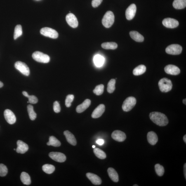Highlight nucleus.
<instances>
[{
    "label": "nucleus",
    "instance_id": "13",
    "mask_svg": "<svg viewBox=\"0 0 186 186\" xmlns=\"http://www.w3.org/2000/svg\"><path fill=\"white\" fill-rule=\"evenodd\" d=\"M66 20L70 27L76 28L78 25V22L75 16L72 13H69L66 16Z\"/></svg>",
    "mask_w": 186,
    "mask_h": 186
},
{
    "label": "nucleus",
    "instance_id": "35",
    "mask_svg": "<svg viewBox=\"0 0 186 186\" xmlns=\"http://www.w3.org/2000/svg\"><path fill=\"white\" fill-rule=\"evenodd\" d=\"M22 26L19 25L16 26L14 33V38L15 40L22 35Z\"/></svg>",
    "mask_w": 186,
    "mask_h": 186
},
{
    "label": "nucleus",
    "instance_id": "21",
    "mask_svg": "<svg viewBox=\"0 0 186 186\" xmlns=\"http://www.w3.org/2000/svg\"><path fill=\"white\" fill-rule=\"evenodd\" d=\"M64 135H65L67 141L73 145H76V141L75 137L69 131H66L64 132Z\"/></svg>",
    "mask_w": 186,
    "mask_h": 186
},
{
    "label": "nucleus",
    "instance_id": "7",
    "mask_svg": "<svg viewBox=\"0 0 186 186\" xmlns=\"http://www.w3.org/2000/svg\"><path fill=\"white\" fill-rule=\"evenodd\" d=\"M182 47L178 44H172L170 45L167 47L166 51L168 54L178 55L182 53Z\"/></svg>",
    "mask_w": 186,
    "mask_h": 186
},
{
    "label": "nucleus",
    "instance_id": "24",
    "mask_svg": "<svg viewBox=\"0 0 186 186\" xmlns=\"http://www.w3.org/2000/svg\"><path fill=\"white\" fill-rule=\"evenodd\" d=\"M173 6L176 9L185 8L186 6V0H175L173 3Z\"/></svg>",
    "mask_w": 186,
    "mask_h": 186
},
{
    "label": "nucleus",
    "instance_id": "44",
    "mask_svg": "<svg viewBox=\"0 0 186 186\" xmlns=\"http://www.w3.org/2000/svg\"><path fill=\"white\" fill-rule=\"evenodd\" d=\"M183 140L184 142H185V143H186V135H184V136L183 137Z\"/></svg>",
    "mask_w": 186,
    "mask_h": 186
},
{
    "label": "nucleus",
    "instance_id": "8",
    "mask_svg": "<svg viewBox=\"0 0 186 186\" xmlns=\"http://www.w3.org/2000/svg\"><path fill=\"white\" fill-rule=\"evenodd\" d=\"M15 67L17 70L26 76H28L30 74V70L27 65L21 62H17L15 64Z\"/></svg>",
    "mask_w": 186,
    "mask_h": 186
},
{
    "label": "nucleus",
    "instance_id": "2",
    "mask_svg": "<svg viewBox=\"0 0 186 186\" xmlns=\"http://www.w3.org/2000/svg\"><path fill=\"white\" fill-rule=\"evenodd\" d=\"M160 90L163 93H167L171 90L172 84L171 80L167 78L161 79L158 83Z\"/></svg>",
    "mask_w": 186,
    "mask_h": 186
},
{
    "label": "nucleus",
    "instance_id": "12",
    "mask_svg": "<svg viewBox=\"0 0 186 186\" xmlns=\"http://www.w3.org/2000/svg\"><path fill=\"white\" fill-rule=\"evenodd\" d=\"M4 116L7 122L10 124H14L16 122V117L14 113L9 109H6L4 112Z\"/></svg>",
    "mask_w": 186,
    "mask_h": 186
},
{
    "label": "nucleus",
    "instance_id": "11",
    "mask_svg": "<svg viewBox=\"0 0 186 186\" xmlns=\"http://www.w3.org/2000/svg\"><path fill=\"white\" fill-rule=\"evenodd\" d=\"M137 11V7L135 4L133 3L127 8L126 11V16L127 20H131L135 17Z\"/></svg>",
    "mask_w": 186,
    "mask_h": 186
},
{
    "label": "nucleus",
    "instance_id": "29",
    "mask_svg": "<svg viewBox=\"0 0 186 186\" xmlns=\"http://www.w3.org/2000/svg\"><path fill=\"white\" fill-rule=\"evenodd\" d=\"M101 47L106 49H115L118 47V45L114 42H107L102 43Z\"/></svg>",
    "mask_w": 186,
    "mask_h": 186
},
{
    "label": "nucleus",
    "instance_id": "32",
    "mask_svg": "<svg viewBox=\"0 0 186 186\" xmlns=\"http://www.w3.org/2000/svg\"><path fill=\"white\" fill-rule=\"evenodd\" d=\"M27 110L30 119L32 120H34L37 117V114L34 110V108L32 105L27 106Z\"/></svg>",
    "mask_w": 186,
    "mask_h": 186
},
{
    "label": "nucleus",
    "instance_id": "36",
    "mask_svg": "<svg viewBox=\"0 0 186 186\" xmlns=\"http://www.w3.org/2000/svg\"><path fill=\"white\" fill-rule=\"evenodd\" d=\"M156 172L158 176H163L164 173V169L162 166L159 164H157L155 166Z\"/></svg>",
    "mask_w": 186,
    "mask_h": 186
},
{
    "label": "nucleus",
    "instance_id": "4",
    "mask_svg": "<svg viewBox=\"0 0 186 186\" xmlns=\"http://www.w3.org/2000/svg\"><path fill=\"white\" fill-rule=\"evenodd\" d=\"M137 100L135 97H130L126 98L123 102L122 108L123 111L126 112L131 110L136 105Z\"/></svg>",
    "mask_w": 186,
    "mask_h": 186
},
{
    "label": "nucleus",
    "instance_id": "14",
    "mask_svg": "<svg viewBox=\"0 0 186 186\" xmlns=\"http://www.w3.org/2000/svg\"><path fill=\"white\" fill-rule=\"evenodd\" d=\"M112 138L118 142H123L126 140V134L120 130H115L113 132L112 135Z\"/></svg>",
    "mask_w": 186,
    "mask_h": 186
},
{
    "label": "nucleus",
    "instance_id": "15",
    "mask_svg": "<svg viewBox=\"0 0 186 186\" xmlns=\"http://www.w3.org/2000/svg\"><path fill=\"white\" fill-rule=\"evenodd\" d=\"M164 70L166 73L173 75H177L180 73V69L178 67L172 65H167L165 67Z\"/></svg>",
    "mask_w": 186,
    "mask_h": 186
},
{
    "label": "nucleus",
    "instance_id": "49",
    "mask_svg": "<svg viewBox=\"0 0 186 186\" xmlns=\"http://www.w3.org/2000/svg\"><path fill=\"white\" fill-rule=\"evenodd\" d=\"M14 149V150H16V149Z\"/></svg>",
    "mask_w": 186,
    "mask_h": 186
},
{
    "label": "nucleus",
    "instance_id": "43",
    "mask_svg": "<svg viewBox=\"0 0 186 186\" xmlns=\"http://www.w3.org/2000/svg\"><path fill=\"white\" fill-rule=\"evenodd\" d=\"M184 175H185V179H186V163H185L184 166Z\"/></svg>",
    "mask_w": 186,
    "mask_h": 186
},
{
    "label": "nucleus",
    "instance_id": "45",
    "mask_svg": "<svg viewBox=\"0 0 186 186\" xmlns=\"http://www.w3.org/2000/svg\"><path fill=\"white\" fill-rule=\"evenodd\" d=\"M3 85V83L1 81H0V88L2 87Z\"/></svg>",
    "mask_w": 186,
    "mask_h": 186
},
{
    "label": "nucleus",
    "instance_id": "47",
    "mask_svg": "<svg viewBox=\"0 0 186 186\" xmlns=\"http://www.w3.org/2000/svg\"><path fill=\"white\" fill-rule=\"evenodd\" d=\"M95 145H93V148H95Z\"/></svg>",
    "mask_w": 186,
    "mask_h": 186
},
{
    "label": "nucleus",
    "instance_id": "39",
    "mask_svg": "<svg viewBox=\"0 0 186 186\" xmlns=\"http://www.w3.org/2000/svg\"><path fill=\"white\" fill-rule=\"evenodd\" d=\"M8 173V169L5 165L0 164V176L3 177L6 176Z\"/></svg>",
    "mask_w": 186,
    "mask_h": 186
},
{
    "label": "nucleus",
    "instance_id": "22",
    "mask_svg": "<svg viewBox=\"0 0 186 186\" xmlns=\"http://www.w3.org/2000/svg\"><path fill=\"white\" fill-rule=\"evenodd\" d=\"M130 35L132 39L135 41L138 42H142L144 41L143 36L137 31H131L130 32Z\"/></svg>",
    "mask_w": 186,
    "mask_h": 186
},
{
    "label": "nucleus",
    "instance_id": "26",
    "mask_svg": "<svg viewBox=\"0 0 186 186\" xmlns=\"http://www.w3.org/2000/svg\"><path fill=\"white\" fill-rule=\"evenodd\" d=\"M20 179L24 185H29L31 184L30 177L28 174L25 172H22L21 174Z\"/></svg>",
    "mask_w": 186,
    "mask_h": 186
},
{
    "label": "nucleus",
    "instance_id": "23",
    "mask_svg": "<svg viewBox=\"0 0 186 186\" xmlns=\"http://www.w3.org/2000/svg\"><path fill=\"white\" fill-rule=\"evenodd\" d=\"M108 172L109 177L112 181L117 182L119 181V176L118 174L114 168H110L108 169Z\"/></svg>",
    "mask_w": 186,
    "mask_h": 186
},
{
    "label": "nucleus",
    "instance_id": "40",
    "mask_svg": "<svg viewBox=\"0 0 186 186\" xmlns=\"http://www.w3.org/2000/svg\"><path fill=\"white\" fill-rule=\"evenodd\" d=\"M53 110L56 113L60 112L61 111V108L60 103L57 101H55L53 103Z\"/></svg>",
    "mask_w": 186,
    "mask_h": 186
},
{
    "label": "nucleus",
    "instance_id": "27",
    "mask_svg": "<svg viewBox=\"0 0 186 186\" xmlns=\"http://www.w3.org/2000/svg\"><path fill=\"white\" fill-rule=\"evenodd\" d=\"M146 70V67L145 65H140L134 69L133 74L135 76H139L143 74Z\"/></svg>",
    "mask_w": 186,
    "mask_h": 186
},
{
    "label": "nucleus",
    "instance_id": "25",
    "mask_svg": "<svg viewBox=\"0 0 186 186\" xmlns=\"http://www.w3.org/2000/svg\"><path fill=\"white\" fill-rule=\"evenodd\" d=\"M104 62H105V58L101 55H97L94 57V63L95 66L97 67H101L103 65Z\"/></svg>",
    "mask_w": 186,
    "mask_h": 186
},
{
    "label": "nucleus",
    "instance_id": "10",
    "mask_svg": "<svg viewBox=\"0 0 186 186\" xmlns=\"http://www.w3.org/2000/svg\"><path fill=\"white\" fill-rule=\"evenodd\" d=\"M163 25L166 27L174 28L178 26L179 22L178 20L172 18H166L163 20Z\"/></svg>",
    "mask_w": 186,
    "mask_h": 186
},
{
    "label": "nucleus",
    "instance_id": "48",
    "mask_svg": "<svg viewBox=\"0 0 186 186\" xmlns=\"http://www.w3.org/2000/svg\"><path fill=\"white\" fill-rule=\"evenodd\" d=\"M133 186H138V185H134Z\"/></svg>",
    "mask_w": 186,
    "mask_h": 186
},
{
    "label": "nucleus",
    "instance_id": "3",
    "mask_svg": "<svg viewBox=\"0 0 186 186\" xmlns=\"http://www.w3.org/2000/svg\"><path fill=\"white\" fill-rule=\"evenodd\" d=\"M114 21V16L113 12L108 11L104 16L102 20V23L104 27L107 28L112 25Z\"/></svg>",
    "mask_w": 186,
    "mask_h": 186
},
{
    "label": "nucleus",
    "instance_id": "28",
    "mask_svg": "<svg viewBox=\"0 0 186 186\" xmlns=\"http://www.w3.org/2000/svg\"><path fill=\"white\" fill-rule=\"evenodd\" d=\"M47 145L53 146L54 147H59L61 145V143L60 141L57 139L55 137L51 136L49 137V141L47 143Z\"/></svg>",
    "mask_w": 186,
    "mask_h": 186
},
{
    "label": "nucleus",
    "instance_id": "46",
    "mask_svg": "<svg viewBox=\"0 0 186 186\" xmlns=\"http://www.w3.org/2000/svg\"><path fill=\"white\" fill-rule=\"evenodd\" d=\"M183 103L184 104H185V105H186V99H184L183 100Z\"/></svg>",
    "mask_w": 186,
    "mask_h": 186
},
{
    "label": "nucleus",
    "instance_id": "18",
    "mask_svg": "<svg viewBox=\"0 0 186 186\" xmlns=\"http://www.w3.org/2000/svg\"><path fill=\"white\" fill-rule=\"evenodd\" d=\"M86 176L93 185H100L102 183L101 179L98 175L94 174L88 173L86 174Z\"/></svg>",
    "mask_w": 186,
    "mask_h": 186
},
{
    "label": "nucleus",
    "instance_id": "42",
    "mask_svg": "<svg viewBox=\"0 0 186 186\" xmlns=\"http://www.w3.org/2000/svg\"><path fill=\"white\" fill-rule=\"evenodd\" d=\"M104 142H105V141H104L103 139H99L96 141L97 143L100 145H103L104 143Z\"/></svg>",
    "mask_w": 186,
    "mask_h": 186
},
{
    "label": "nucleus",
    "instance_id": "41",
    "mask_svg": "<svg viewBox=\"0 0 186 186\" xmlns=\"http://www.w3.org/2000/svg\"><path fill=\"white\" fill-rule=\"evenodd\" d=\"M103 0H93L92 1V6L94 8L97 7L99 6Z\"/></svg>",
    "mask_w": 186,
    "mask_h": 186
},
{
    "label": "nucleus",
    "instance_id": "9",
    "mask_svg": "<svg viewBox=\"0 0 186 186\" xmlns=\"http://www.w3.org/2000/svg\"><path fill=\"white\" fill-rule=\"evenodd\" d=\"M49 157L52 159L58 162H64L66 159L65 155L59 152H51L49 154Z\"/></svg>",
    "mask_w": 186,
    "mask_h": 186
},
{
    "label": "nucleus",
    "instance_id": "1",
    "mask_svg": "<svg viewBox=\"0 0 186 186\" xmlns=\"http://www.w3.org/2000/svg\"><path fill=\"white\" fill-rule=\"evenodd\" d=\"M149 117L153 122L160 126H166L168 123V118L164 114L161 112H151L149 114Z\"/></svg>",
    "mask_w": 186,
    "mask_h": 186
},
{
    "label": "nucleus",
    "instance_id": "34",
    "mask_svg": "<svg viewBox=\"0 0 186 186\" xmlns=\"http://www.w3.org/2000/svg\"><path fill=\"white\" fill-rule=\"evenodd\" d=\"M22 94L24 96L28 98L29 102L32 104H36L37 103L38 101V99L34 95H29L27 92L24 91L22 92Z\"/></svg>",
    "mask_w": 186,
    "mask_h": 186
},
{
    "label": "nucleus",
    "instance_id": "16",
    "mask_svg": "<svg viewBox=\"0 0 186 186\" xmlns=\"http://www.w3.org/2000/svg\"><path fill=\"white\" fill-rule=\"evenodd\" d=\"M105 110V106L103 104H100L93 111L91 115L92 117L93 118H99L103 114Z\"/></svg>",
    "mask_w": 186,
    "mask_h": 186
},
{
    "label": "nucleus",
    "instance_id": "17",
    "mask_svg": "<svg viewBox=\"0 0 186 186\" xmlns=\"http://www.w3.org/2000/svg\"><path fill=\"white\" fill-rule=\"evenodd\" d=\"M17 145L16 151L19 154H25L29 149L28 146L22 141L18 140L17 142Z\"/></svg>",
    "mask_w": 186,
    "mask_h": 186
},
{
    "label": "nucleus",
    "instance_id": "5",
    "mask_svg": "<svg viewBox=\"0 0 186 186\" xmlns=\"http://www.w3.org/2000/svg\"><path fill=\"white\" fill-rule=\"evenodd\" d=\"M32 58L36 62L43 63H47L49 62L50 58L48 55L41 52H34L32 55Z\"/></svg>",
    "mask_w": 186,
    "mask_h": 186
},
{
    "label": "nucleus",
    "instance_id": "38",
    "mask_svg": "<svg viewBox=\"0 0 186 186\" xmlns=\"http://www.w3.org/2000/svg\"><path fill=\"white\" fill-rule=\"evenodd\" d=\"M74 98V95H68L65 100V105L67 107H70L72 105V102Z\"/></svg>",
    "mask_w": 186,
    "mask_h": 186
},
{
    "label": "nucleus",
    "instance_id": "6",
    "mask_svg": "<svg viewBox=\"0 0 186 186\" xmlns=\"http://www.w3.org/2000/svg\"><path fill=\"white\" fill-rule=\"evenodd\" d=\"M40 32L43 35L53 39H56L58 37V34L56 30L48 27L42 28Z\"/></svg>",
    "mask_w": 186,
    "mask_h": 186
},
{
    "label": "nucleus",
    "instance_id": "19",
    "mask_svg": "<svg viewBox=\"0 0 186 186\" xmlns=\"http://www.w3.org/2000/svg\"><path fill=\"white\" fill-rule=\"evenodd\" d=\"M91 103V100L89 99H87L84 101L82 103L78 106L76 107V112L78 113H81L84 112L90 106Z\"/></svg>",
    "mask_w": 186,
    "mask_h": 186
},
{
    "label": "nucleus",
    "instance_id": "33",
    "mask_svg": "<svg viewBox=\"0 0 186 186\" xmlns=\"http://www.w3.org/2000/svg\"><path fill=\"white\" fill-rule=\"evenodd\" d=\"M116 80L112 79L109 82L107 86V91L109 93H112L115 90Z\"/></svg>",
    "mask_w": 186,
    "mask_h": 186
},
{
    "label": "nucleus",
    "instance_id": "31",
    "mask_svg": "<svg viewBox=\"0 0 186 186\" xmlns=\"http://www.w3.org/2000/svg\"><path fill=\"white\" fill-rule=\"evenodd\" d=\"M93 152L95 156L99 159H104L106 158L105 153L100 149L95 148L93 149Z\"/></svg>",
    "mask_w": 186,
    "mask_h": 186
},
{
    "label": "nucleus",
    "instance_id": "20",
    "mask_svg": "<svg viewBox=\"0 0 186 186\" xmlns=\"http://www.w3.org/2000/svg\"><path fill=\"white\" fill-rule=\"evenodd\" d=\"M147 139L149 143L151 145H155L158 141L157 135L154 132H149L147 133Z\"/></svg>",
    "mask_w": 186,
    "mask_h": 186
},
{
    "label": "nucleus",
    "instance_id": "37",
    "mask_svg": "<svg viewBox=\"0 0 186 186\" xmlns=\"http://www.w3.org/2000/svg\"><path fill=\"white\" fill-rule=\"evenodd\" d=\"M104 86L103 85L101 84L95 87L93 90L94 93L97 95L102 94L104 91Z\"/></svg>",
    "mask_w": 186,
    "mask_h": 186
},
{
    "label": "nucleus",
    "instance_id": "30",
    "mask_svg": "<svg viewBox=\"0 0 186 186\" xmlns=\"http://www.w3.org/2000/svg\"><path fill=\"white\" fill-rule=\"evenodd\" d=\"M42 169L45 172L48 174H51L55 171V167L53 165L46 164L43 166Z\"/></svg>",
    "mask_w": 186,
    "mask_h": 186
}]
</instances>
